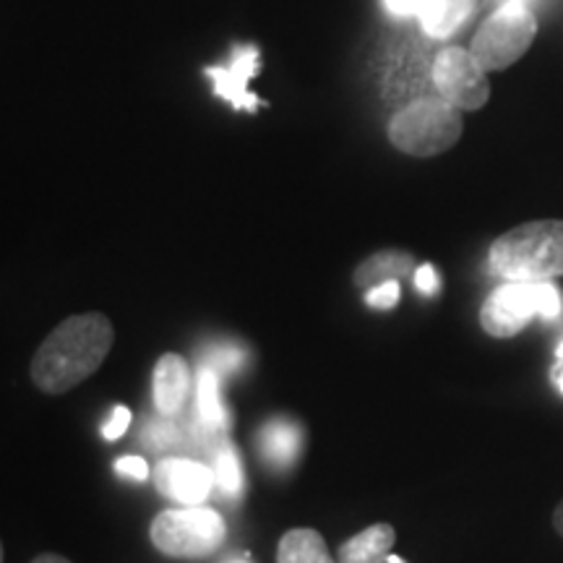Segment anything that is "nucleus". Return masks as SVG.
Returning <instances> with one entry per match:
<instances>
[{
  "instance_id": "nucleus-29",
  "label": "nucleus",
  "mask_w": 563,
  "mask_h": 563,
  "mask_svg": "<svg viewBox=\"0 0 563 563\" xmlns=\"http://www.w3.org/2000/svg\"><path fill=\"white\" fill-rule=\"evenodd\" d=\"M228 563H245V561H241V559H232V561H228Z\"/></svg>"
},
{
  "instance_id": "nucleus-23",
  "label": "nucleus",
  "mask_w": 563,
  "mask_h": 563,
  "mask_svg": "<svg viewBox=\"0 0 563 563\" xmlns=\"http://www.w3.org/2000/svg\"><path fill=\"white\" fill-rule=\"evenodd\" d=\"M115 473L131 477V481H146L150 477V464L141 460V456H121L115 462Z\"/></svg>"
},
{
  "instance_id": "nucleus-16",
  "label": "nucleus",
  "mask_w": 563,
  "mask_h": 563,
  "mask_svg": "<svg viewBox=\"0 0 563 563\" xmlns=\"http://www.w3.org/2000/svg\"><path fill=\"white\" fill-rule=\"evenodd\" d=\"M214 481L222 496L238 498L243 493V467L230 441H222L214 449Z\"/></svg>"
},
{
  "instance_id": "nucleus-24",
  "label": "nucleus",
  "mask_w": 563,
  "mask_h": 563,
  "mask_svg": "<svg viewBox=\"0 0 563 563\" xmlns=\"http://www.w3.org/2000/svg\"><path fill=\"white\" fill-rule=\"evenodd\" d=\"M439 285H441L439 274H435V269H433L431 264H422L420 269L415 272V287H418L422 295H428V298L439 292Z\"/></svg>"
},
{
  "instance_id": "nucleus-6",
  "label": "nucleus",
  "mask_w": 563,
  "mask_h": 563,
  "mask_svg": "<svg viewBox=\"0 0 563 563\" xmlns=\"http://www.w3.org/2000/svg\"><path fill=\"white\" fill-rule=\"evenodd\" d=\"M152 543L173 559H203L224 543V519L207 506L165 509L152 522Z\"/></svg>"
},
{
  "instance_id": "nucleus-17",
  "label": "nucleus",
  "mask_w": 563,
  "mask_h": 563,
  "mask_svg": "<svg viewBox=\"0 0 563 563\" xmlns=\"http://www.w3.org/2000/svg\"><path fill=\"white\" fill-rule=\"evenodd\" d=\"M475 13V0H446L443 11L433 24L426 26V34L431 40H446L460 30V26Z\"/></svg>"
},
{
  "instance_id": "nucleus-20",
  "label": "nucleus",
  "mask_w": 563,
  "mask_h": 563,
  "mask_svg": "<svg viewBox=\"0 0 563 563\" xmlns=\"http://www.w3.org/2000/svg\"><path fill=\"white\" fill-rule=\"evenodd\" d=\"M144 443L154 452H165V449H173V446H183V435L178 431V426L170 418L165 420H157V422H150V426L144 428Z\"/></svg>"
},
{
  "instance_id": "nucleus-14",
  "label": "nucleus",
  "mask_w": 563,
  "mask_h": 563,
  "mask_svg": "<svg viewBox=\"0 0 563 563\" xmlns=\"http://www.w3.org/2000/svg\"><path fill=\"white\" fill-rule=\"evenodd\" d=\"M277 563H340L329 553L327 540L311 527H298L282 534L277 548Z\"/></svg>"
},
{
  "instance_id": "nucleus-26",
  "label": "nucleus",
  "mask_w": 563,
  "mask_h": 563,
  "mask_svg": "<svg viewBox=\"0 0 563 563\" xmlns=\"http://www.w3.org/2000/svg\"><path fill=\"white\" fill-rule=\"evenodd\" d=\"M32 563H70V561L63 559V555H55V553H42Z\"/></svg>"
},
{
  "instance_id": "nucleus-12",
  "label": "nucleus",
  "mask_w": 563,
  "mask_h": 563,
  "mask_svg": "<svg viewBox=\"0 0 563 563\" xmlns=\"http://www.w3.org/2000/svg\"><path fill=\"white\" fill-rule=\"evenodd\" d=\"M394 534L391 525H371L363 532H357L355 538H350L347 543H342L336 561L340 563H386L391 555Z\"/></svg>"
},
{
  "instance_id": "nucleus-7",
  "label": "nucleus",
  "mask_w": 563,
  "mask_h": 563,
  "mask_svg": "<svg viewBox=\"0 0 563 563\" xmlns=\"http://www.w3.org/2000/svg\"><path fill=\"white\" fill-rule=\"evenodd\" d=\"M431 79L435 95L460 110L475 112L490 100L488 70L464 47H443L433 58Z\"/></svg>"
},
{
  "instance_id": "nucleus-2",
  "label": "nucleus",
  "mask_w": 563,
  "mask_h": 563,
  "mask_svg": "<svg viewBox=\"0 0 563 563\" xmlns=\"http://www.w3.org/2000/svg\"><path fill=\"white\" fill-rule=\"evenodd\" d=\"M490 269L506 282L563 277V222L540 220L504 232L488 253Z\"/></svg>"
},
{
  "instance_id": "nucleus-10",
  "label": "nucleus",
  "mask_w": 563,
  "mask_h": 563,
  "mask_svg": "<svg viewBox=\"0 0 563 563\" xmlns=\"http://www.w3.org/2000/svg\"><path fill=\"white\" fill-rule=\"evenodd\" d=\"M188 365L180 355H162L157 365H154V405L162 418H173L183 410V402L188 397Z\"/></svg>"
},
{
  "instance_id": "nucleus-11",
  "label": "nucleus",
  "mask_w": 563,
  "mask_h": 563,
  "mask_svg": "<svg viewBox=\"0 0 563 563\" xmlns=\"http://www.w3.org/2000/svg\"><path fill=\"white\" fill-rule=\"evenodd\" d=\"M258 456L269 464V467L285 470L298 462L302 452V428L295 420L274 418L256 435Z\"/></svg>"
},
{
  "instance_id": "nucleus-1",
  "label": "nucleus",
  "mask_w": 563,
  "mask_h": 563,
  "mask_svg": "<svg viewBox=\"0 0 563 563\" xmlns=\"http://www.w3.org/2000/svg\"><path fill=\"white\" fill-rule=\"evenodd\" d=\"M115 342L112 323L104 313L70 316L55 327L32 357V382L47 394H63L100 368Z\"/></svg>"
},
{
  "instance_id": "nucleus-21",
  "label": "nucleus",
  "mask_w": 563,
  "mask_h": 563,
  "mask_svg": "<svg viewBox=\"0 0 563 563\" xmlns=\"http://www.w3.org/2000/svg\"><path fill=\"white\" fill-rule=\"evenodd\" d=\"M365 302H368L371 308H378V311L394 308L399 302V282L391 279V282H384V285L371 287V290L365 292Z\"/></svg>"
},
{
  "instance_id": "nucleus-22",
  "label": "nucleus",
  "mask_w": 563,
  "mask_h": 563,
  "mask_svg": "<svg viewBox=\"0 0 563 563\" xmlns=\"http://www.w3.org/2000/svg\"><path fill=\"white\" fill-rule=\"evenodd\" d=\"M129 426H131V410H129V407H115V410H112V415L108 418V422L102 426V435L108 441H118L125 431H129Z\"/></svg>"
},
{
  "instance_id": "nucleus-18",
  "label": "nucleus",
  "mask_w": 563,
  "mask_h": 563,
  "mask_svg": "<svg viewBox=\"0 0 563 563\" xmlns=\"http://www.w3.org/2000/svg\"><path fill=\"white\" fill-rule=\"evenodd\" d=\"M384 3L394 16L420 19L422 30H426L428 24H433V21L439 19L443 5H446V0H384Z\"/></svg>"
},
{
  "instance_id": "nucleus-8",
  "label": "nucleus",
  "mask_w": 563,
  "mask_h": 563,
  "mask_svg": "<svg viewBox=\"0 0 563 563\" xmlns=\"http://www.w3.org/2000/svg\"><path fill=\"white\" fill-rule=\"evenodd\" d=\"M154 485L162 496L170 501H178L183 506H199L209 498L211 488H214V470L196 460H162L154 470Z\"/></svg>"
},
{
  "instance_id": "nucleus-13",
  "label": "nucleus",
  "mask_w": 563,
  "mask_h": 563,
  "mask_svg": "<svg viewBox=\"0 0 563 563\" xmlns=\"http://www.w3.org/2000/svg\"><path fill=\"white\" fill-rule=\"evenodd\" d=\"M415 269V258L412 253L407 251H378L373 253L371 258L357 266L352 279L361 290H371V287L384 285V282L407 277Z\"/></svg>"
},
{
  "instance_id": "nucleus-25",
  "label": "nucleus",
  "mask_w": 563,
  "mask_h": 563,
  "mask_svg": "<svg viewBox=\"0 0 563 563\" xmlns=\"http://www.w3.org/2000/svg\"><path fill=\"white\" fill-rule=\"evenodd\" d=\"M553 384L559 386V391L563 394V355L555 361V368H553Z\"/></svg>"
},
{
  "instance_id": "nucleus-5",
  "label": "nucleus",
  "mask_w": 563,
  "mask_h": 563,
  "mask_svg": "<svg viewBox=\"0 0 563 563\" xmlns=\"http://www.w3.org/2000/svg\"><path fill=\"white\" fill-rule=\"evenodd\" d=\"M538 34V16L530 0H504L477 30L470 53L488 70H504L530 51Z\"/></svg>"
},
{
  "instance_id": "nucleus-4",
  "label": "nucleus",
  "mask_w": 563,
  "mask_h": 563,
  "mask_svg": "<svg viewBox=\"0 0 563 563\" xmlns=\"http://www.w3.org/2000/svg\"><path fill=\"white\" fill-rule=\"evenodd\" d=\"M563 311L561 290L553 282H506L483 302L481 323L490 336L519 334L532 319L555 321Z\"/></svg>"
},
{
  "instance_id": "nucleus-19",
  "label": "nucleus",
  "mask_w": 563,
  "mask_h": 563,
  "mask_svg": "<svg viewBox=\"0 0 563 563\" xmlns=\"http://www.w3.org/2000/svg\"><path fill=\"white\" fill-rule=\"evenodd\" d=\"M243 350L238 347V344H214V347H209L203 352L201 357V365H207V368L217 371L222 376H228V373H235L238 368L243 365Z\"/></svg>"
},
{
  "instance_id": "nucleus-28",
  "label": "nucleus",
  "mask_w": 563,
  "mask_h": 563,
  "mask_svg": "<svg viewBox=\"0 0 563 563\" xmlns=\"http://www.w3.org/2000/svg\"><path fill=\"white\" fill-rule=\"evenodd\" d=\"M386 563H405V561L397 559V555H389V561H386Z\"/></svg>"
},
{
  "instance_id": "nucleus-15",
  "label": "nucleus",
  "mask_w": 563,
  "mask_h": 563,
  "mask_svg": "<svg viewBox=\"0 0 563 563\" xmlns=\"http://www.w3.org/2000/svg\"><path fill=\"white\" fill-rule=\"evenodd\" d=\"M196 415L214 428H228V412L220 397V373L201 365L196 376Z\"/></svg>"
},
{
  "instance_id": "nucleus-3",
  "label": "nucleus",
  "mask_w": 563,
  "mask_h": 563,
  "mask_svg": "<svg viewBox=\"0 0 563 563\" xmlns=\"http://www.w3.org/2000/svg\"><path fill=\"white\" fill-rule=\"evenodd\" d=\"M389 141L394 150L410 157H435L449 152L462 136V110L443 97H420L399 108L389 121Z\"/></svg>"
},
{
  "instance_id": "nucleus-9",
  "label": "nucleus",
  "mask_w": 563,
  "mask_h": 563,
  "mask_svg": "<svg viewBox=\"0 0 563 563\" xmlns=\"http://www.w3.org/2000/svg\"><path fill=\"white\" fill-rule=\"evenodd\" d=\"M258 68H262V53H258V47L241 45L232 51L230 66H209L203 74L214 81L217 97L228 100L235 110L256 112L264 102L251 95L249 81L251 76L258 74Z\"/></svg>"
},
{
  "instance_id": "nucleus-27",
  "label": "nucleus",
  "mask_w": 563,
  "mask_h": 563,
  "mask_svg": "<svg viewBox=\"0 0 563 563\" xmlns=\"http://www.w3.org/2000/svg\"><path fill=\"white\" fill-rule=\"evenodd\" d=\"M553 527H555V532L561 534L563 538V501L555 506V514H553Z\"/></svg>"
}]
</instances>
